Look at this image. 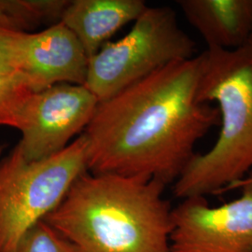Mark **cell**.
<instances>
[{"mask_svg":"<svg viewBox=\"0 0 252 252\" xmlns=\"http://www.w3.org/2000/svg\"><path fill=\"white\" fill-rule=\"evenodd\" d=\"M33 93L36 91L22 73L0 74V126L18 129L23 108Z\"/></svg>","mask_w":252,"mask_h":252,"instance_id":"11","label":"cell"},{"mask_svg":"<svg viewBox=\"0 0 252 252\" xmlns=\"http://www.w3.org/2000/svg\"><path fill=\"white\" fill-rule=\"evenodd\" d=\"M199 86L202 102H216L220 130L207 153H196L174 183L182 200L233 188L252 171V52L207 48Z\"/></svg>","mask_w":252,"mask_h":252,"instance_id":"3","label":"cell"},{"mask_svg":"<svg viewBox=\"0 0 252 252\" xmlns=\"http://www.w3.org/2000/svg\"><path fill=\"white\" fill-rule=\"evenodd\" d=\"M4 150H5V146L0 145V157H1V155H2V153L4 152Z\"/></svg>","mask_w":252,"mask_h":252,"instance_id":"15","label":"cell"},{"mask_svg":"<svg viewBox=\"0 0 252 252\" xmlns=\"http://www.w3.org/2000/svg\"><path fill=\"white\" fill-rule=\"evenodd\" d=\"M203 54L170 63L100 102L82 133L87 169L175 183L195 145L220 126L217 107L199 98Z\"/></svg>","mask_w":252,"mask_h":252,"instance_id":"1","label":"cell"},{"mask_svg":"<svg viewBox=\"0 0 252 252\" xmlns=\"http://www.w3.org/2000/svg\"><path fill=\"white\" fill-rule=\"evenodd\" d=\"M99 100L84 85L56 84L33 93L20 117L16 145L30 161L62 152L90 124Z\"/></svg>","mask_w":252,"mask_h":252,"instance_id":"6","label":"cell"},{"mask_svg":"<svg viewBox=\"0 0 252 252\" xmlns=\"http://www.w3.org/2000/svg\"><path fill=\"white\" fill-rule=\"evenodd\" d=\"M147 8L143 0H68L60 22L77 36L91 58Z\"/></svg>","mask_w":252,"mask_h":252,"instance_id":"9","label":"cell"},{"mask_svg":"<svg viewBox=\"0 0 252 252\" xmlns=\"http://www.w3.org/2000/svg\"><path fill=\"white\" fill-rule=\"evenodd\" d=\"M87 169L83 134L64 150L30 161L15 146L0 159V252H11L27 231L59 206Z\"/></svg>","mask_w":252,"mask_h":252,"instance_id":"4","label":"cell"},{"mask_svg":"<svg viewBox=\"0 0 252 252\" xmlns=\"http://www.w3.org/2000/svg\"><path fill=\"white\" fill-rule=\"evenodd\" d=\"M246 46H248L252 52V35H251V37H250V39H249V41H248V43H247V45Z\"/></svg>","mask_w":252,"mask_h":252,"instance_id":"14","label":"cell"},{"mask_svg":"<svg viewBox=\"0 0 252 252\" xmlns=\"http://www.w3.org/2000/svg\"><path fill=\"white\" fill-rule=\"evenodd\" d=\"M3 12L0 3V74L19 72L22 36Z\"/></svg>","mask_w":252,"mask_h":252,"instance_id":"13","label":"cell"},{"mask_svg":"<svg viewBox=\"0 0 252 252\" xmlns=\"http://www.w3.org/2000/svg\"><path fill=\"white\" fill-rule=\"evenodd\" d=\"M237 186L241 196L220 207L191 196L174 207L171 252H252V172Z\"/></svg>","mask_w":252,"mask_h":252,"instance_id":"7","label":"cell"},{"mask_svg":"<svg viewBox=\"0 0 252 252\" xmlns=\"http://www.w3.org/2000/svg\"><path fill=\"white\" fill-rule=\"evenodd\" d=\"M11 252H81V251L45 220H41L21 237Z\"/></svg>","mask_w":252,"mask_h":252,"instance_id":"12","label":"cell"},{"mask_svg":"<svg viewBox=\"0 0 252 252\" xmlns=\"http://www.w3.org/2000/svg\"></svg>","mask_w":252,"mask_h":252,"instance_id":"16","label":"cell"},{"mask_svg":"<svg viewBox=\"0 0 252 252\" xmlns=\"http://www.w3.org/2000/svg\"><path fill=\"white\" fill-rule=\"evenodd\" d=\"M178 5L207 48L236 50L252 33V0H180Z\"/></svg>","mask_w":252,"mask_h":252,"instance_id":"10","label":"cell"},{"mask_svg":"<svg viewBox=\"0 0 252 252\" xmlns=\"http://www.w3.org/2000/svg\"><path fill=\"white\" fill-rule=\"evenodd\" d=\"M196 45L170 7H149L132 29L89 58L85 85L99 102L172 63L195 56Z\"/></svg>","mask_w":252,"mask_h":252,"instance_id":"5","label":"cell"},{"mask_svg":"<svg viewBox=\"0 0 252 252\" xmlns=\"http://www.w3.org/2000/svg\"><path fill=\"white\" fill-rule=\"evenodd\" d=\"M88 64L80 40L61 22L22 36L19 72L36 92L63 83L85 85Z\"/></svg>","mask_w":252,"mask_h":252,"instance_id":"8","label":"cell"},{"mask_svg":"<svg viewBox=\"0 0 252 252\" xmlns=\"http://www.w3.org/2000/svg\"><path fill=\"white\" fill-rule=\"evenodd\" d=\"M157 180L85 172L45 217L81 252H171L172 208Z\"/></svg>","mask_w":252,"mask_h":252,"instance_id":"2","label":"cell"}]
</instances>
